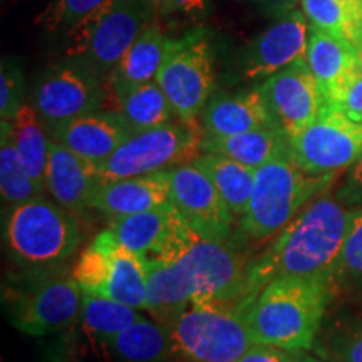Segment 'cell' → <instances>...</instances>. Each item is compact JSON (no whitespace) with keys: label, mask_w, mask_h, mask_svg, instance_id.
<instances>
[{"label":"cell","mask_w":362,"mask_h":362,"mask_svg":"<svg viewBox=\"0 0 362 362\" xmlns=\"http://www.w3.org/2000/svg\"><path fill=\"white\" fill-rule=\"evenodd\" d=\"M24 72L12 59H4L0 69V117L12 121L24 104Z\"/></svg>","instance_id":"836d02e7"},{"label":"cell","mask_w":362,"mask_h":362,"mask_svg":"<svg viewBox=\"0 0 362 362\" xmlns=\"http://www.w3.org/2000/svg\"><path fill=\"white\" fill-rule=\"evenodd\" d=\"M8 320L29 336H47L81 314L83 288L66 269L25 272L4 284Z\"/></svg>","instance_id":"8992f818"},{"label":"cell","mask_w":362,"mask_h":362,"mask_svg":"<svg viewBox=\"0 0 362 362\" xmlns=\"http://www.w3.org/2000/svg\"><path fill=\"white\" fill-rule=\"evenodd\" d=\"M99 185L101 178L98 175L96 165L51 139V151H49L47 171H45V192L51 193L59 205L74 214L90 208V202Z\"/></svg>","instance_id":"ffe728a7"},{"label":"cell","mask_w":362,"mask_h":362,"mask_svg":"<svg viewBox=\"0 0 362 362\" xmlns=\"http://www.w3.org/2000/svg\"><path fill=\"white\" fill-rule=\"evenodd\" d=\"M296 362H319L317 359H314V357H309V356H298L297 354V359Z\"/></svg>","instance_id":"60d3db41"},{"label":"cell","mask_w":362,"mask_h":362,"mask_svg":"<svg viewBox=\"0 0 362 362\" xmlns=\"http://www.w3.org/2000/svg\"><path fill=\"white\" fill-rule=\"evenodd\" d=\"M297 352L280 349V347L265 346V344H250L245 354L238 362H296Z\"/></svg>","instance_id":"8d00e7d4"},{"label":"cell","mask_w":362,"mask_h":362,"mask_svg":"<svg viewBox=\"0 0 362 362\" xmlns=\"http://www.w3.org/2000/svg\"><path fill=\"white\" fill-rule=\"evenodd\" d=\"M168 44L170 39L163 34L161 27L153 22L107 76L111 88L155 83L168 54Z\"/></svg>","instance_id":"d4e9b609"},{"label":"cell","mask_w":362,"mask_h":362,"mask_svg":"<svg viewBox=\"0 0 362 362\" xmlns=\"http://www.w3.org/2000/svg\"><path fill=\"white\" fill-rule=\"evenodd\" d=\"M259 89L272 119L288 138L302 133L325 107L322 93L305 57L270 76Z\"/></svg>","instance_id":"2e32d148"},{"label":"cell","mask_w":362,"mask_h":362,"mask_svg":"<svg viewBox=\"0 0 362 362\" xmlns=\"http://www.w3.org/2000/svg\"><path fill=\"white\" fill-rule=\"evenodd\" d=\"M351 223V208L330 197L312 200L260 255L250 260L247 307L284 277H319L332 269ZM245 307V309H247Z\"/></svg>","instance_id":"7a4b0ae2"},{"label":"cell","mask_w":362,"mask_h":362,"mask_svg":"<svg viewBox=\"0 0 362 362\" xmlns=\"http://www.w3.org/2000/svg\"><path fill=\"white\" fill-rule=\"evenodd\" d=\"M117 98V112L133 133L146 131L176 119V112L158 83L111 88Z\"/></svg>","instance_id":"4316f807"},{"label":"cell","mask_w":362,"mask_h":362,"mask_svg":"<svg viewBox=\"0 0 362 362\" xmlns=\"http://www.w3.org/2000/svg\"><path fill=\"white\" fill-rule=\"evenodd\" d=\"M107 230L146 272L176 264L202 238L171 202L156 210L112 218Z\"/></svg>","instance_id":"7c38bea8"},{"label":"cell","mask_w":362,"mask_h":362,"mask_svg":"<svg viewBox=\"0 0 362 362\" xmlns=\"http://www.w3.org/2000/svg\"><path fill=\"white\" fill-rule=\"evenodd\" d=\"M337 354L341 362H362V327L344 339Z\"/></svg>","instance_id":"ab89813d"},{"label":"cell","mask_w":362,"mask_h":362,"mask_svg":"<svg viewBox=\"0 0 362 362\" xmlns=\"http://www.w3.org/2000/svg\"><path fill=\"white\" fill-rule=\"evenodd\" d=\"M0 193L2 202L8 206L21 205L34 198L42 197L44 192L27 175L13 144L12 121H2L0 134Z\"/></svg>","instance_id":"4dcf8cb0"},{"label":"cell","mask_w":362,"mask_h":362,"mask_svg":"<svg viewBox=\"0 0 362 362\" xmlns=\"http://www.w3.org/2000/svg\"><path fill=\"white\" fill-rule=\"evenodd\" d=\"M111 2L112 0H52L44 12V27L52 33H72Z\"/></svg>","instance_id":"d6a6232c"},{"label":"cell","mask_w":362,"mask_h":362,"mask_svg":"<svg viewBox=\"0 0 362 362\" xmlns=\"http://www.w3.org/2000/svg\"><path fill=\"white\" fill-rule=\"evenodd\" d=\"M250 260L232 242L200 238L176 264L146 272L144 310L161 325L192 307L243 312Z\"/></svg>","instance_id":"6da1fadb"},{"label":"cell","mask_w":362,"mask_h":362,"mask_svg":"<svg viewBox=\"0 0 362 362\" xmlns=\"http://www.w3.org/2000/svg\"><path fill=\"white\" fill-rule=\"evenodd\" d=\"M205 136L225 138L275 126L259 86L240 94H220L210 99L202 112Z\"/></svg>","instance_id":"7402d4cb"},{"label":"cell","mask_w":362,"mask_h":362,"mask_svg":"<svg viewBox=\"0 0 362 362\" xmlns=\"http://www.w3.org/2000/svg\"><path fill=\"white\" fill-rule=\"evenodd\" d=\"M305 59L322 93L325 107H336L362 72L354 44L319 29H310Z\"/></svg>","instance_id":"d6986e66"},{"label":"cell","mask_w":362,"mask_h":362,"mask_svg":"<svg viewBox=\"0 0 362 362\" xmlns=\"http://www.w3.org/2000/svg\"><path fill=\"white\" fill-rule=\"evenodd\" d=\"M309 21L302 11L280 16L240 54L243 81H265L307 56Z\"/></svg>","instance_id":"e0dca14e"},{"label":"cell","mask_w":362,"mask_h":362,"mask_svg":"<svg viewBox=\"0 0 362 362\" xmlns=\"http://www.w3.org/2000/svg\"><path fill=\"white\" fill-rule=\"evenodd\" d=\"M293 161L310 175H339L362 156V128L324 107L310 126L288 138Z\"/></svg>","instance_id":"4fadbf2b"},{"label":"cell","mask_w":362,"mask_h":362,"mask_svg":"<svg viewBox=\"0 0 362 362\" xmlns=\"http://www.w3.org/2000/svg\"><path fill=\"white\" fill-rule=\"evenodd\" d=\"M192 165L211 180L235 218H242L255 187V170L214 153H200Z\"/></svg>","instance_id":"484cf974"},{"label":"cell","mask_w":362,"mask_h":362,"mask_svg":"<svg viewBox=\"0 0 362 362\" xmlns=\"http://www.w3.org/2000/svg\"><path fill=\"white\" fill-rule=\"evenodd\" d=\"M202 123L176 119L133 133L106 161L96 166L101 181L155 175L188 165L202 153Z\"/></svg>","instance_id":"ba28073f"},{"label":"cell","mask_w":362,"mask_h":362,"mask_svg":"<svg viewBox=\"0 0 362 362\" xmlns=\"http://www.w3.org/2000/svg\"><path fill=\"white\" fill-rule=\"evenodd\" d=\"M165 327L176 362H238L252 344L235 309L192 307Z\"/></svg>","instance_id":"9c48e42d"},{"label":"cell","mask_w":362,"mask_h":362,"mask_svg":"<svg viewBox=\"0 0 362 362\" xmlns=\"http://www.w3.org/2000/svg\"><path fill=\"white\" fill-rule=\"evenodd\" d=\"M243 2L248 4V6L255 7L257 11H260L262 13L270 17H277L284 16V13L296 11L300 0H243Z\"/></svg>","instance_id":"f35d334b"},{"label":"cell","mask_w":362,"mask_h":362,"mask_svg":"<svg viewBox=\"0 0 362 362\" xmlns=\"http://www.w3.org/2000/svg\"><path fill=\"white\" fill-rule=\"evenodd\" d=\"M101 78L76 59L45 72L33 93V106L45 128L101 110L106 99Z\"/></svg>","instance_id":"5bb4252c"},{"label":"cell","mask_w":362,"mask_h":362,"mask_svg":"<svg viewBox=\"0 0 362 362\" xmlns=\"http://www.w3.org/2000/svg\"><path fill=\"white\" fill-rule=\"evenodd\" d=\"M332 110L342 112L347 119H351L352 123L362 128V72L352 81L349 89L346 90L341 101Z\"/></svg>","instance_id":"d590c367"},{"label":"cell","mask_w":362,"mask_h":362,"mask_svg":"<svg viewBox=\"0 0 362 362\" xmlns=\"http://www.w3.org/2000/svg\"><path fill=\"white\" fill-rule=\"evenodd\" d=\"M300 7L310 29L349 40L356 49L362 44V2L300 0Z\"/></svg>","instance_id":"f1b7e54d"},{"label":"cell","mask_w":362,"mask_h":362,"mask_svg":"<svg viewBox=\"0 0 362 362\" xmlns=\"http://www.w3.org/2000/svg\"><path fill=\"white\" fill-rule=\"evenodd\" d=\"M170 202L202 238L230 242L235 216L211 180L192 163L170 170Z\"/></svg>","instance_id":"9a60e30c"},{"label":"cell","mask_w":362,"mask_h":362,"mask_svg":"<svg viewBox=\"0 0 362 362\" xmlns=\"http://www.w3.org/2000/svg\"><path fill=\"white\" fill-rule=\"evenodd\" d=\"M208 0H158L161 16H194L206 11Z\"/></svg>","instance_id":"74e56055"},{"label":"cell","mask_w":362,"mask_h":362,"mask_svg":"<svg viewBox=\"0 0 362 362\" xmlns=\"http://www.w3.org/2000/svg\"><path fill=\"white\" fill-rule=\"evenodd\" d=\"M71 272L83 292L117 300L133 309L144 310L146 307V269L110 230L94 237L79 253Z\"/></svg>","instance_id":"30bf717a"},{"label":"cell","mask_w":362,"mask_h":362,"mask_svg":"<svg viewBox=\"0 0 362 362\" xmlns=\"http://www.w3.org/2000/svg\"><path fill=\"white\" fill-rule=\"evenodd\" d=\"M155 0H112L74 29L69 59L84 62L99 76H110L129 47L155 22Z\"/></svg>","instance_id":"52a82bcc"},{"label":"cell","mask_w":362,"mask_h":362,"mask_svg":"<svg viewBox=\"0 0 362 362\" xmlns=\"http://www.w3.org/2000/svg\"><path fill=\"white\" fill-rule=\"evenodd\" d=\"M330 292L325 275L274 280L243 310L248 337L253 344L292 352L310 349Z\"/></svg>","instance_id":"3957f363"},{"label":"cell","mask_w":362,"mask_h":362,"mask_svg":"<svg viewBox=\"0 0 362 362\" xmlns=\"http://www.w3.org/2000/svg\"><path fill=\"white\" fill-rule=\"evenodd\" d=\"M285 151H288V136L277 124L225 138L205 136L202 141V153L226 156L253 170Z\"/></svg>","instance_id":"cb8c5ba5"},{"label":"cell","mask_w":362,"mask_h":362,"mask_svg":"<svg viewBox=\"0 0 362 362\" xmlns=\"http://www.w3.org/2000/svg\"><path fill=\"white\" fill-rule=\"evenodd\" d=\"M93 344L99 362H176L165 325L146 319Z\"/></svg>","instance_id":"603a6c76"},{"label":"cell","mask_w":362,"mask_h":362,"mask_svg":"<svg viewBox=\"0 0 362 362\" xmlns=\"http://www.w3.org/2000/svg\"><path fill=\"white\" fill-rule=\"evenodd\" d=\"M156 83L178 119L200 123L198 119L214 96L216 84L214 51L206 37L192 33L183 39H170Z\"/></svg>","instance_id":"8fae6325"},{"label":"cell","mask_w":362,"mask_h":362,"mask_svg":"<svg viewBox=\"0 0 362 362\" xmlns=\"http://www.w3.org/2000/svg\"><path fill=\"white\" fill-rule=\"evenodd\" d=\"M357 54H359V61H361V67H362V44L357 45Z\"/></svg>","instance_id":"b9f144b4"},{"label":"cell","mask_w":362,"mask_h":362,"mask_svg":"<svg viewBox=\"0 0 362 362\" xmlns=\"http://www.w3.org/2000/svg\"><path fill=\"white\" fill-rule=\"evenodd\" d=\"M79 317L86 334L93 341L116 336L144 319L133 307L88 292H83Z\"/></svg>","instance_id":"f546056e"},{"label":"cell","mask_w":362,"mask_h":362,"mask_svg":"<svg viewBox=\"0 0 362 362\" xmlns=\"http://www.w3.org/2000/svg\"><path fill=\"white\" fill-rule=\"evenodd\" d=\"M12 136L22 166L45 193V171L51 151V138L34 106L24 104L21 107L12 119Z\"/></svg>","instance_id":"83f0119b"},{"label":"cell","mask_w":362,"mask_h":362,"mask_svg":"<svg viewBox=\"0 0 362 362\" xmlns=\"http://www.w3.org/2000/svg\"><path fill=\"white\" fill-rule=\"evenodd\" d=\"M81 238L74 211L44 197L11 206L4 218L8 257L25 272L66 269Z\"/></svg>","instance_id":"5b68a950"},{"label":"cell","mask_w":362,"mask_h":362,"mask_svg":"<svg viewBox=\"0 0 362 362\" xmlns=\"http://www.w3.org/2000/svg\"><path fill=\"white\" fill-rule=\"evenodd\" d=\"M336 178L337 175L307 173L293 161L291 149L275 156L255 170V187L240 218V233L253 243L277 237Z\"/></svg>","instance_id":"277c9868"},{"label":"cell","mask_w":362,"mask_h":362,"mask_svg":"<svg viewBox=\"0 0 362 362\" xmlns=\"http://www.w3.org/2000/svg\"><path fill=\"white\" fill-rule=\"evenodd\" d=\"M349 2H362V0H349Z\"/></svg>","instance_id":"7bdbcfd3"},{"label":"cell","mask_w":362,"mask_h":362,"mask_svg":"<svg viewBox=\"0 0 362 362\" xmlns=\"http://www.w3.org/2000/svg\"><path fill=\"white\" fill-rule=\"evenodd\" d=\"M51 139L99 166L110 158L133 129L117 111H94L76 119L47 126Z\"/></svg>","instance_id":"ac0fdd59"},{"label":"cell","mask_w":362,"mask_h":362,"mask_svg":"<svg viewBox=\"0 0 362 362\" xmlns=\"http://www.w3.org/2000/svg\"><path fill=\"white\" fill-rule=\"evenodd\" d=\"M170 203V170L155 175L101 181L90 208L112 218L156 210Z\"/></svg>","instance_id":"44dd1931"},{"label":"cell","mask_w":362,"mask_h":362,"mask_svg":"<svg viewBox=\"0 0 362 362\" xmlns=\"http://www.w3.org/2000/svg\"><path fill=\"white\" fill-rule=\"evenodd\" d=\"M362 282V208H351V223L339 257L329 272L330 287Z\"/></svg>","instance_id":"1f68e13d"},{"label":"cell","mask_w":362,"mask_h":362,"mask_svg":"<svg viewBox=\"0 0 362 362\" xmlns=\"http://www.w3.org/2000/svg\"><path fill=\"white\" fill-rule=\"evenodd\" d=\"M336 197L344 206L362 208V156L351 166Z\"/></svg>","instance_id":"e575fe53"},{"label":"cell","mask_w":362,"mask_h":362,"mask_svg":"<svg viewBox=\"0 0 362 362\" xmlns=\"http://www.w3.org/2000/svg\"><path fill=\"white\" fill-rule=\"evenodd\" d=\"M155 4H156V8H158V0H155Z\"/></svg>","instance_id":"ee69618b"}]
</instances>
